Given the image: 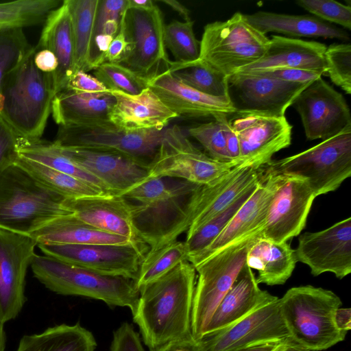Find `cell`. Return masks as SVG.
<instances>
[{
	"instance_id": "cell-15",
	"label": "cell",
	"mask_w": 351,
	"mask_h": 351,
	"mask_svg": "<svg viewBox=\"0 0 351 351\" xmlns=\"http://www.w3.org/2000/svg\"><path fill=\"white\" fill-rule=\"evenodd\" d=\"M274 173V193L261 236L276 243L287 242L304 229L315 197L304 179Z\"/></svg>"
},
{
	"instance_id": "cell-18",
	"label": "cell",
	"mask_w": 351,
	"mask_h": 351,
	"mask_svg": "<svg viewBox=\"0 0 351 351\" xmlns=\"http://www.w3.org/2000/svg\"><path fill=\"white\" fill-rule=\"evenodd\" d=\"M229 120L241 148L239 165L260 168L291 143L292 126L285 117L234 113Z\"/></svg>"
},
{
	"instance_id": "cell-2",
	"label": "cell",
	"mask_w": 351,
	"mask_h": 351,
	"mask_svg": "<svg viewBox=\"0 0 351 351\" xmlns=\"http://www.w3.org/2000/svg\"><path fill=\"white\" fill-rule=\"evenodd\" d=\"M32 47L21 62L6 76L2 88L1 117L19 138L40 139L55 96L53 73L35 65Z\"/></svg>"
},
{
	"instance_id": "cell-36",
	"label": "cell",
	"mask_w": 351,
	"mask_h": 351,
	"mask_svg": "<svg viewBox=\"0 0 351 351\" xmlns=\"http://www.w3.org/2000/svg\"><path fill=\"white\" fill-rule=\"evenodd\" d=\"M19 155L86 182L111 195L97 178L64 154L53 142L21 139Z\"/></svg>"
},
{
	"instance_id": "cell-44",
	"label": "cell",
	"mask_w": 351,
	"mask_h": 351,
	"mask_svg": "<svg viewBox=\"0 0 351 351\" xmlns=\"http://www.w3.org/2000/svg\"><path fill=\"white\" fill-rule=\"evenodd\" d=\"M222 114L213 121L194 125L189 128V134L196 139L211 158L219 162H232L226 151L225 128L229 119Z\"/></svg>"
},
{
	"instance_id": "cell-53",
	"label": "cell",
	"mask_w": 351,
	"mask_h": 351,
	"mask_svg": "<svg viewBox=\"0 0 351 351\" xmlns=\"http://www.w3.org/2000/svg\"><path fill=\"white\" fill-rule=\"evenodd\" d=\"M152 351H206L202 339L194 338L192 334L171 341Z\"/></svg>"
},
{
	"instance_id": "cell-7",
	"label": "cell",
	"mask_w": 351,
	"mask_h": 351,
	"mask_svg": "<svg viewBox=\"0 0 351 351\" xmlns=\"http://www.w3.org/2000/svg\"><path fill=\"white\" fill-rule=\"evenodd\" d=\"M260 236L261 230L221 248L193 266L197 280L191 311V333L196 339L204 338L215 308L245 264L250 247Z\"/></svg>"
},
{
	"instance_id": "cell-38",
	"label": "cell",
	"mask_w": 351,
	"mask_h": 351,
	"mask_svg": "<svg viewBox=\"0 0 351 351\" xmlns=\"http://www.w3.org/2000/svg\"><path fill=\"white\" fill-rule=\"evenodd\" d=\"M61 0H18L0 3V30L23 29L45 22Z\"/></svg>"
},
{
	"instance_id": "cell-63",
	"label": "cell",
	"mask_w": 351,
	"mask_h": 351,
	"mask_svg": "<svg viewBox=\"0 0 351 351\" xmlns=\"http://www.w3.org/2000/svg\"><path fill=\"white\" fill-rule=\"evenodd\" d=\"M4 322L0 318V351H5L6 335L4 330Z\"/></svg>"
},
{
	"instance_id": "cell-45",
	"label": "cell",
	"mask_w": 351,
	"mask_h": 351,
	"mask_svg": "<svg viewBox=\"0 0 351 351\" xmlns=\"http://www.w3.org/2000/svg\"><path fill=\"white\" fill-rule=\"evenodd\" d=\"M95 77L110 90L137 95L148 87V82L126 66L106 62L93 70Z\"/></svg>"
},
{
	"instance_id": "cell-59",
	"label": "cell",
	"mask_w": 351,
	"mask_h": 351,
	"mask_svg": "<svg viewBox=\"0 0 351 351\" xmlns=\"http://www.w3.org/2000/svg\"><path fill=\"white\" fill-rule=\"evenodd\" d=\"M119 22L115 20H108L102 25L98 34L108 35L114 38L119 32Z\"/></svg>"
},
{
	"instance_id": "cell-46",
	"label": "cell",
	"mask_w": 351,
	"mask_h": 351,
	"mask_svg": "<svg viewBox=\"0 0 351 351\" xmlns=\"http://www.w3.org/2000/svg\"><path fill=\"white\" fill-rule=\"evenodd\" d=\"M326 71L325 75L346 94L351 93V45L332 44L324 53Z\"/></svg>"
},
{
	"instance_id": "cell-29",
	"label": "cell",
	"mask_w": 351,
	"mask_h": 351,
	"mask_svg": "<svg viewBox=\"0 0 351 351\" xmlns=\"http://www.w3.org/2000/svg\"><path fill=\"white\" fill-rule=\"evenodd\" d=\"M44 23L36 47L51 51L58 60V66L53 74L56 95L66 87L77 71L71 19L65 0L49 14Z\"/></svg>"
},
{
	"instance_id": "cell-34",
	"label": "cell",
	"mask_w": 351,
	"mask_h": 351,
	"mask_svg": "<svg viewBox=\"0 0 351 351\" xmlns=\"http://www.w3.org/2000/svg\"><path fill=\"white\" fill-rule=\"evenodd\" d=\"M93 333L79 324H62L34 335H24L16 351H95Z\"/></svg>"
},
{
	"instance_id": "cell-20",
	"label": "cell",
	"mask_w": 351,
	"mask_h": 351,
	"mask_svg": "<svg viewBox=\"0 0 351 351\" xmlns=\"http://www.w3.org/2000/svg\"><path fill=\"white\" fill-rule=\"evenodd\" d=\"M295 254L297 261L307 265L315 276L326 272L339 279L347 276L351 272V217L301 234Z\"/></svg>"
},
{
	"instance_id": "cell-16",
	"label": "cell",
	"mask_w": 351,
	"mask_h": 351,
	"mask_svg": "<svg viewBox=\"0 0 351 351\" xmlns=\"http://www.w3.org/2000/svg\"><path fill=\"white\" fill-rule=\"evenodd\" d=\"M291 106L298 112L308 140H326L351 128L345 98L322 77L311 82Z\"/></svg>"
},
{
	"instance_id": "cell-3",
	"label": "cell",
	"mask_w": 351,
	"mask_h": 351,
	"mask_svg": "<svg viewBox=\"0 0 351 351\" xmlns=\"http://www.w3.org/2000/svg\"><path fill=\"white\" fill-rule=\"evenodd\" d=\"M289 338L306 351L326 350L344 340L335 314L342 305L332 291L311 285L289 289L279 298Z\"/></svg>"
},
{
	"instance_id": "cell-21",
	"label": "cell",
	"mask_w": 351,
	"mask_h": 351,
	"mask_svg": "<svg viewBox=\"0 0 351 351\" xmlns=\"http://www.w3.org/2000/svg\"><path fill=\"white\" fill-rule=\"evenodd\" d=\"M58 147L64 154L97 178L111 195H122L150 180L148 162L143 160L110 151Z\"/></svg>"
},
{
	"instance_id": "cell-24",
	"label": "cell",
	"mask_w": 351,
	"mask_h": 351,
	"mask_svg": "<svg viewBox=\"0 0 351 351\" xmlns=\"http://www.w3.org/2000/svg\"><path fill=\"white\" fill-rule=\"evenodd\" d=\"M274 189V173L267 165L256 188L213 241L199 254L187 261L195 266L221 248L261 230Z\"/></svg>"
},
{
	"instance_id": "cell-40",
	"label": "cell",
	"mask_w": 351,
	"mask_h": 351,
	"mask_svg": "<svg viewBox=\"0 0 351 351\" xmlns=\"http://www.w3.org/2000/svg\"><path fill=\"white\" fill-rule=\"evenodd\" d=\"M259 181L251 184L226 208L204 223L191 234L186 237L184 243L188 252V258L199 254L213 242L239 208L252 195Z\"/></svg>"
},
{
	"instance_id": "cell-55",
	"label": "cell",
	"mask_w": 351,
	"mask_h": 351,
	"mask_svg": "<svg viewBox=\"0 0 351 351\" xmlns=\"http://www.w3.org/2000/svg\"><path fill=\"white\" fill-rule=\"evenodd\" d=\"M34 62L40 71L47 73L53 74L58 66L56 56L51 51L46 49H37L36 47Z\"/></svg>"
},
{
	"instance_id": "cell-27",
	"label": "cell",
	"mask_w": 351,
	"mask_h": 351,
	"mask_svg": "<svg viewBox=\"0 0 351 351\" xmlns=\"http://www.w3.org/2000/svg\"><path fill=\"white\" fill-rule=\"evenodd\" d=\"M110 92L115 103L109 120L121 129L163 130L171 119L178 117L149 87L137 95Z\"/></svg>"
},
{
	"instance_id": "cell-51",
	"label": "cell",
	"mask_w": 351,
	"mask_h": 351,
	"mask_svg": "<svg viewBox=\"0 0 351 351\" xmlns=\"http://www.w3.org/2000/svg\"><path fill=\"white\" fill-rule=\"evenodd\" d=\"M126 5L127 0H99L95 22L93 38L99 34L102 25L106 21L115 20L120 23Z\"/></svg>"
},
{
	"instance_id": "cell-42",
	"label": "cell",
	"mask_w": 351,
	"mask_h": 351,
	"mask_svg": "<svg viewBox=\"0 0 351 351\" xmlns=\"http://www.w3.org/2000/svg\"><path fill=\"white\" fill-rule=\"evenodd\" d=\"M194 21L173 20L164 27L166 49L172 54L175 62L188 64L195 62L199 55V41L193 31Z\"/></svg>"
},
{
	"instance_id": "cell-56",
	"label": "cell",
	"mask_w": 351,
	"mask_h": 351,
	"mask_svg": "<svg viewBox=\"0 0 351 351\" xmlns=\"http://www.w3.org/2000/svg\"><path fill=\"white\" fill-rule=\"evenodd\" d=\"M226 148L228 156L232 162L239 165L241 154L240 143L235 132L231 128L230 121L226 126L225 131Z\"/></svg>"
},
{
	"instance_id": "cell-12",
	"label": "cell",
	"mask_w": 351,
	"mask_h": 351,
	"mask_svg": "<svg viewBox=\"0 0 351 351\" xmlns=\"http://www.w3.org/2000/svg\"><path fill=\"white\" fill-rule=\"evenodd\" d=\"M202 185L182 180L168 185L163 178H152L121 196L132 203L135 226L144 242L152 247L189 198Z\"/></svg>"
},
{
	"instance_id": "cell-4",
	"label": "cell",
	"mask_w": 351,
	"mask_h": 351,
	"mask_svg": "<svg viewBox=\"0 0 351 351\" xmlns=\"http://www.w3.org/2000/svg\"><path fill=\"white\" fill-rule=\"evenodd\" d=\"M64 199L14 164L0 175V228L29 235L54 218L71 214Z\"/></svg>"
},
{
	"instance_id": "cell-9",
	"label": "cell",
	"mask_w": 351,
	"mask_h": 351,
	"mask_svg": "<svg viewBox=\"0 0 351 351\" xmlns=\"http://www.w3.org/2000/svg\"><path fill=\"white\" fill-rule=\"evenodd\" d=\"M267 166L275 173L304 179L315 197L335 191L351 176V128Z\"/></svg>"
},
{
	"instance_id": "cell-19",
	"label": "cell",
	"mask_w": 351,
	"mask_h": 351,
	"mask_svg": "<svg viewBox=\"0 0 351 351\" xmlns=\"http://www.w3.org/2000/svg\"><path fill=\"white\" fill-rule=\"evenodd\" d=\"M29 236L0 228V318L15 319L26 301L25 277L35 253Z\"/></svg>"
},
{
	"instance_id": "cell-35",
	"label": "cell",
	"mask_w": 351,
	"mask_h": 351,
	"mask_svg": "<svg viewBox=\"0 0 351 351\" xmlns=\"http://www.w3.org/2000/svg\"><path fill=\"white\" fill-rule=\"evenodd\" d=\"M15 164L40 184L65 199L110 195L86 182L19 155Z\"/></svg>"
},
{
	"instance_id": "cell-23",
	"label": "cell",
	"mask_w": 351,
	"mask_h": 351,
	"mask_svg": "<svg viewBox=\"0 0 351 351\" xmlns=\"http://www.w3.org/2000/svg\"><path fill=\"white\" fill-rule=\"evenodd\" d=\"M64 206L82 221L99 230L147 245L138 231L132 203L121 195L65 199Z\"/></svg>"
},
{
	"instance_id": "cell-31",
	"label": "cell",
	"mask_w": 351,
	"mask_h": 351,
	"mask_svg": "<svg viewBox=\"0 0 351 351\" xmlns=\"http://www.w3.org/2000/svg\"><path fill=\"white\" fill-rule=\"evenodd\" d=\"M244 16L252 27L264 34L277 32L298 37H323L346 41L350 40L348 34L342 29L313 16L265 11Z\"/></svg>"
},
{
	"instance_id": "cell-52",
	"label": "cell",
	"mask_w": 351,
	"mask_h": 351,
	"mask_svg": "<svg viewBox=\"0 0 351 351\" xmlns=\"http://www.w3.org/2000/svg\"><path fill=\"white\" fill-rule=\"evenodd\" d=\"M66 88L88 93L110 92L98 79L82 70H78L73 74Z\"/></svg>"
},
{
	"instance_id": "cell-25",
	"label": "cell",
	"mask_w": 351,
	"mask_h": 351,
	"mask_svg": "<svg viewBox=\"0 0 351 351\" xmlns=\"http://www.w3.org/2000/svg\"><path fill=\"white\" fill-rule=\"evenodd\" d=\"M149 87L178 117H208L236 113L230 97H213L184 84L167 70L152 79Z\"/></svg>"
},
{
	"instance_id": "cell-26",
	"label": "cell",
	"mask_w": 351,
	"mask_h": 351,
	"mask_svg": "<svg viewBox=\"0 0 351 351\" xmlns=\"http://www.w3.org/2000/svg\"><path fill=\"white\" fill-rule=\"evenodd\" d=\"M326 49L325 45L317 41L273 35L269 38L267 48L263 56L236 73L291 68L315 71L325 75Z\"/></svg>"
},
{
	"instance_id": "cell-30",
	"label": "cell",
	"mask_w": 351,
	"mask_h": 351,
	"mask_svg": "<svg viewBox=\"0 0 351 351\" xmlns=\"http://www.w3.org/2000/svg\"><path fill=\"white\" fill-rule=\"evenodd\" d=\"M114 103L111 92L88 93L65 88L55 95L51 114L60 126L95 124L110 121Z\"/></svg>"
},
{
	"instance_id": "cell-62",
	"label": "cell",
	"mask_w": 351,
	"mask_h": 351,
	"mask_svg": "<svg viewBox=\"0 0 351 351\" xmlns=\"http://www.w3.org/2000/svg\"><path fill=\"white\" fill-rule=\"evenodd\" d=\"M155 5L152 0H127L126 8L149 9Z\"/></svg>"
},
{
	"instance_id": "cell-49",
	"label": "cell",
	"mask_w": 351,
	"mask_h": 351,
	"mask_svg": "<svg viewBox=\"0 0 351 351\" xmlns=\"http://www.w3.org/2000/svg\"><path fill=\"white\" fill-rule=\"evenodd\" d=\"M243 74L254 75L274 80L298 83H310L322 76L320 73L315 71L291 68L275 69Z\"/></svg>"
},
{
	"instance_id": "cell-43",
	"label": "cell",
	"mask_w": 351,
	"mask_h": 351,
	"mask_svg": "<svg viewBox=\"0 0 351 351\" xmlns=\"http://www.w3.org/2000/svg\"><path fill=\"white\" fill-rule=\"evenodd\" d=\"M32 47L23 29L0 30V114L3 106L2 88L4 80Z\"/></svg>"
},
{
	"instance_id": "cell-33",
	"label": "cell",
	"mask_w": 351,
	"mask_h": 351,
	"mask_svg": "<svg viewBox=\"0 0 351 351\" xmlns=\"http://www.w3.org/2000/svg\"><path fill=\"white\" fill-rule=\"evenodd\" d=\"M296 262L295 250L287 242L276 243L260 236L250 247L245 263L258 271V284L273 286L286 282Z\"/></svg>"
},
{
	"instance_id": "cell-60",
	"label": "cell",
	"mask_w": 351,
	"mask_h": 351,
	"mask_svg": "<svg viewBox=\"0 0 351 351\" xmlns=\"http://www.w3.org/2000/svg\"><path fill=\"white\" fill-rule=\"evenodd\" d=\"M280 342L281 341L265 343L232 351H273Z\"/></svg>"
},
{
	"instance_id": "cell-32",
	"label": "cell",
	"mask_w": 351,
	"mask_h": 351,
	"mask_svg": "<svg viewBox=\"0 0 351 351\" xmlns=\"http://www.w3.org/2000/svg\"><path fill=\"white\" fill-rule=\"evenodd\" d=\"M29 236L36 241V244L123 245L136 243L128 238L108 233L89 226L73 214L54 218L32 232Z\"/></svg>"
},
{
	"instance_id": "cell-17",
	"label": "cell",
	"mask_w": 351,
	"mask_h": 351,
	"mask_svg": "<svg viewBox=\"0 0 351 351\" xmlns=\"http://www.w3.org/2000/svg\"><path fill=\"white\" fill-rule=\"evenodd\" d=\"M290 339L279 298L273 296L234 324L202 339L206 351H232Z\"/></svg>"
},
{
	"instance_id": "cell-61",
	"label": "cell",
	"mask_w": 351,
	"mask_h": 351,
	"mask_svg": "<svg viewBox=\"0 0 351 351\" xmlns=\"http://www.w3.org/2000/svg\"><path fill=\"white\" fill-rule=\"evenodd\" d=\"M273 351H306L301 346L288 339L281 341Z\"/></svg>"
},
{
	"instance_id": "cell-8",
	"label": "cell",
	"mask_w": 351,
	"mask_h": 351,
	"mask_svg": "<svg viewBox=\"0 0 351 351\" xmlns=\"http://www.w3.org/2000/svg\"><path fill=\"white\" fill-rule=\"evenodd\" d=\"M265 166H235L215 182L202 185L188 200L161 237L150 250L178 240L184 232L186 236L230 205L251 184L259 181Z\"/></svg>"
},
{
	"instance_id": "cell-22",
	"label": "cell",
	"mask_w": 351,
	"mask_h": 351,
	"mask_svg": "<svg viewBox=\"0 0 351 351\" xmlns=\"http://www.w3.org/2000/svg\"><path fill=\"white\" fill-rule=\"evenodd\" d=\"M311 83V82H310ZM274 80L262 76L235 73L228 79L239 98L236 113L285 117L287 109L310 84Z\"/></svg>"
},
{
	"instance_id": "cell-57",
	"label": "cell",
	"mask_w": 351,
	"mask_h": 351,
	"mask_svg": "<svg viewBox=\"0 0 351 351\" xmlns=\"http://www.w3.org/2000/svg\"><path fill=\"white\" fill-rule=\"evenodd\" d=\"M335 323L339 330L348 332L351 328L350 308H339L335 314Z\"/></svg>"
},
{
	"instance_id": "cell-5",
	"label": "cell",
	"mask_w": 351,
	"mask_h": 351,
	"mask_svg": "<svg viewBox=\"0 0 351 351\" xmlns=\"http://www.w3.org/2000/svg\"><path fill=\"white\" fill-rule=\"evenodd\" d=\"M30 267L34 277L57 294L83 296L111 306L128 307L132 314L136 311L139 289L134 279L102 275L36 254Z\"/></svg>"
},
{
	"instance_id": "cell-11",
	"label": "cell",
	"mask_w": 351,
	"mask_h": 351,
	"mask_svg": "<svg viewBox=\"0 0 351 351\" xmlns=\"http://www.w3.org/2000/svg\"><path fill=\"white\" fill-rule=\"evenodd\" d=\"M235 162H219L201 152L177 125L165 128L152 160L148 162L149 179L176 178L208 185L232 168Z\"/></svg>"
},
{
	"instance_id": "cell-39",
	"label": "cell",
	"mask_w": 351,
	"mask_h": 351,
	"mask_svg": "<svg viewBox=\"0 0 351 351\" xmlns=\"http://www.w3.org/2000/svg\"><path fill=\"white\" fill-rule=\"evenodd\" d=\"M184 241H173L154 250H149L139 267L136 285L139 288L162 277L180 263L187 261Z\"/></svg>"
},
{
	"instance_id": "cell-50",
	"label": "cell",
	"mask_w": 351,
	"mask_h": 351,
	"mask_svg": "<svg viewBox=\"0 0 351 351\" xmlns=\"http://www.w3.org/2000/svg\"><path fill=\"white\" fill-rule=\"evenodd\" d=\"M110 351H144L138 334L128 323L114 331Z\"/></svg>"
},
{
	"instance_id": "cell-28",
	"label": "cell",
	"mask_w": 351,
	"mask_h": 351,
	"mask_svg": "<svg viewBox=\"0 0 351 351\" xmlns=\"http://www.w3.org/2000/svg\"><path fill=\"white\" fill-rule=\"evenodd\" d=\"M273 296L259 287L254 272L245 263L215 308L204 338L234 324Z\"/></svg>"
},
{
	"instance_id": "cell-1",
	"label": "cell",
	"mask_w": 351,
	"mask_h": 351,
	"mask_svg": "<svg viewBox=\"0 0 351 351\" xmlns=\"http://www.w3.org/2000/svg\"><path fill=\"white\" fill-rule=\"evenodd\" d=\"M196 270L180 263L162 277L139 288L133 320L149 351L191 333Z\"/></svg>"
},
{
	"instance_id": "cell-47",
	"label": "cell",
	"mask_w": 351,
	"mask_h": 351,
	"mask_svg": "<svg viewBox=\"0 0 351 351\" xmlns=\"http://www.w3.org/2000/svg\"><path fill=\"white\" fill-rule=\"evenodd\" d=\"M297 4L325 21L351 29V7L333 0H299Z\"/></svg>"
},
{
	"instance_id": "cell-13",
	"label": "cell",
	"mask_w": 351,
	"mask_h": 351,
	"mask_svg": "<svg viewBox=\"0 0 351 351\" xmlns=\"http://www.w3.org/2000/svg\"><path fill=\"white\" fill-rule=\"evenodd\" d=\"M164 130H128L110 121L59 126L53 143L60 147L114 152L145 160V157L154 156Z\"/></svg>"
},
{
	"instance_id": "cell-6",
	"label": "cell",
	"mask_w": 351,
	"mask_h": 351,
	"mask_svg": "<svg viewBox=\"0 0 351 351\" xmlns=\"http://www.w3.org/2000/svg\"><path fill=\"white\" fill-rule=\"evenodd\" d=\"M269 38L252 27L243 14L207 24L199 42V64L227 79L256 62L265 53Z\"/></svg>"
},
{
	"instance_id": "cell-10",
	"label": "cell",
	"mask_w": 351,
	"mask_h": 351,
	"mask_svg": "<svg viewBox=\"0 0 351 351\" xmlns=\"http://www.w3.org/2000/svg\"><path fill=\"white\" fill-rule=\"evenodd\" d=\"M164 20L156 5L149 9L126 8L121 16L128 48L121 64L149 83L169 70L172 61L164 42Z\"/></svg>"
},
{
	"instance_id": "cell-41",
	"label": "cell",
	"mask_w": 351,
	"mask_h": 351,
	"mask_svg": "<svg viewBox=\"0 0 351 351\" xmlns=\"http://www.w3.org/2000/svg\"><path fill=\"white\" fill-rule=\"evenodd\" d=\"M169 70L182 83L200 93L217 97H230L228 79L199 64L182 65L172 61Z\"/></svg>"
},
{
	"instance_id": "cell-48",
	"label": "cell",
	"mask_w": 351,
	"mask_h": 351,
	"mask_svg": "<svg viewBox=\"0 0 351 351\" xmlns=\"http://www.w3.org/2000/svg\"><path fill=\"white\" fill-rule=\"evenodd\" d=\"M21 138L0 115V175L15 164Z\"/></svg>"
},
{
	"instance_id": "cell-14",
	"label": "cell",
	"mask_w": 351,
	"mask_h": 351,
	"mask_svg": "<svg viewBox=\"0 0 351 351\" xmlns=\"http://www.w3.org/2000/svg\"><path fill=\"white\" fill-rule=\"evenodd\" d=\"M45 255L110 276L136 280L141 262L149 250L147 245L128 243L59 245L39 243Z\"/></svg>"
},
{
	"instance_id": "cell-37",
	"label": "cell",
	"mask_w": 351,
	"mask_h": 351,
	"mask_svg": "<svg viewBox=\"0 0 351 351\" xmlns=\"http://www.w3.org/2000/svg\"><path fill=\"white\" fill-rule=\"evenodd\" d=\"M71 19L76 70L90 71V56L99 0H65Z\"/></svg>"
},
{
	"instance_id": "cell-54",
	"label": "cell",
	"mask_w": 351,
	"mask_h": 351,
	"mask_svg": "<svg viewBox=\"0 0 351 351\" xmlns=\"http://www.w3.org/2000/svg\"><path fill=\"white\" fill-rule=\"evenodd\" d=\"M128 48V42L122 29L114 38L105 54L106 62L119 63L124 56Z\"/></svg>"
},
{
	"instance_id": "cell-58",
	"label": "cell",
	"mask_w": 351,
	"mask_h": 351,
	"mask_svg": "<svg viewBox=\"0 0 351 351\" xmlns=\"http://www.w3.org/2000/svg\"><path fill=\"white\" fill-rule=\"evenodd\" d=\"M158 2L163 3L175 10L184 20L191 21L190 11L183 4L176 0H160Z\"/></svg>"
}]
</instances>
